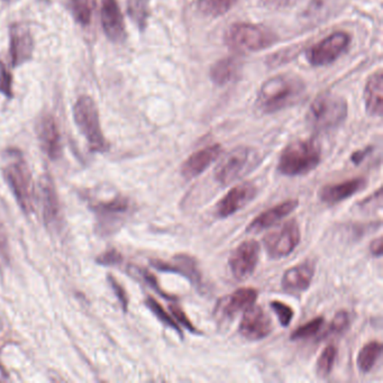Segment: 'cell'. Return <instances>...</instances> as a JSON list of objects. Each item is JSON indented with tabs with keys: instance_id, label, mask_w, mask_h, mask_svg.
Here are the masks:
<instances>
[{
	"instance_id": "cell-1",
	"label": "cell",
	"mask_w": 383,
	"mask_h": 383,
	"mask_svg": "<svg viewBox=\"0 0 383 383\" xmlns=\"http://www.w3.org/2000/svg\"><path fill=\"white\" fill-rule=\"evenodd\" d=\"M306 93V84L298 76L278 74L259 88L257 106L263 114H275L300 102Z\"/></svg>"
},
{
	"instance_id": "cell-2",
	"label": "cell",
	"mask_w": 383,
	"mask_h": 383,
	"mask_svg": "<svg viewBox=\"0 0 383 383\" xmlns=\"http://www.w3.org/2000/svg\"><path fill=\"white\" fill-rule=\"evenodd\" d=\"M321 148L315 139H299L286 146L279 158V172L287 176L308 174L318 167Z\"/></svg>"
},
{
	"instance_id": "cell-3",
	"label": "cell",
	"mask_w": 383,
	"mask_h": 383,
	"mask_svg": "<svg viewBox=\"0 0 383 383\" xmlns=\"http://www.w3.org/2000/svg\"><path fill=\"white\" fill-rule=\"evenodd\" d=\"M7 156L8 161L3 167L5 179L19 206L26 213H31L34 210L35 188L30 167L19 150H8Z\"/></svg>"
},
{
	"instance_id": "cell-4",
	"label": "cell",
	"mask_w": 383,
	"mask_h": 383,
	"mask_svg": "<svg viewBox=\"0 0 383 383\" xmlns=\"http://www.w3.org/2000/svg\"><path fill=\"white\" fill-rule=\"evenodd\" d=\"M349 106L345 99L335 93L319 95L309 106L306 121L312 130L318 132L334 130L342 125L347 117Z\"/></svg>"
},
{
	"instance_id": "cell-5",
	"label": "cell",
	"mask_w": 383,
	"mask_h": 383,
	"mask_svg": "<svg viewBox=\"0 0 383 383\" xmlns=\"http://www.w3.org/2000/svg\"><path fill=\"white\" fill-rule=\"evenodd\" d=\"M278 40L275 32L263 25L235 23L225 33V43L240 53L259 52Z\"/></svg>"
},
{
	"instance_id": "cell-6",
	"label": "cell",
	"mask_w": 383,
	"mask_h": 383,
	"mask_svg": "<svg viewBox=\"0 0 383 383\" xmlns=\"http://www.w3.org/2000/svg\"><path fill=\"white\" fill-rule=\"evenodd\" d=\"M73 117L91 151L106 152L108 150V142L102 133L98 107L91 97L84 95L78 98L73 106Z\"/></svg>"
},
{
	"instance_id": "cell-7",
	"label": "cell",
	"mask_w": 383,
	"mask_h": 383,
	"mask_svg": "<svg viewBox=\"0 0 383 383\" xmlns=\"http://www.w3.org/2000/svg\"><path fill=\"white\" fill-rule=\"evenodd\" d=\"M351 36L344 31L334 32L331 35L309 47L306 59L312 67L332 65L349 49Z\"/></svg>"
},
{
	"instance_id": "cell-8",
	"label": "cell",
	"mask_w": 383,
	"mask_h": 383,
	"mask_svg": "<svg viewBox=\"0 0 383 383\" xmlns=\"http://www.w3.org/2000/svg\"><path fill=\"white\" fill-rule=\"evenodd\" d=\"M300 241L301 233L299 225L296 220H291L266 235L263 243L270 257L282 259L290 255L299 245Z\"/></svg>"
},
{
	"instance_id": "cell-9",
	"label": "cell",
	"mask_w": 383,
	"mask_h": 383,
	"mask_svg": "<svg viewBox=\"0 0 383 383\" xmlns=\"http://www.w3.org/2000/svg\"><path fill=\"white\" fill-rule=\"evenodd\" d=\"M253 153L246 146H238L222 158L215 170V180L222 185H229L240 179L252 167Z\"/></svg>"
},
{
	"instance_id": "cell-10",
	"label": "cell",
	"mask_w": 383,
	"mask_h": 383,
	"mask_svg": "<svg viewBox=\"0 0 383 383\" xmlns=\"http://www.w3.org/2000/svg\"><path fill=\"white\" fill-rule=\"evenodd\" d=\"M259 244L254 240L242 242L229 259V269L237 280H245L257 269L259 259Z\"/></svg>"
},
{
	"instance_id": "cell-11",
	"label": "cell",
	"mask_w": 383,
	"mask_h": 383,
	"mask_svg": "<svg viewBox=\"0 0 383 383\" xmlns=\"http://www.w3.org/2000/svg\"><path fill=\"white\" fill-rule=\"evenodd\" d=\"M34 37L25 23H14L10 27V54L12 68L31 61L34 53Z\"/></svg>"
},
{
	"instance_id": "cell-12",
	"label": "cell",
	"mask_w": 383,
	"mask_h": 383,
	"mask_svg": "<svg viewBox=\"0 0 383 383\" xmlns=\"http://www.w3.org/2000/svg\"><path fill=\"white\" fill-rule=\"evenodd\" d=\"M273 331L271 318L262 307L252 306L245 309L238 332L248 340H264Z\"/></svg>"
},
{
	"instance_id": "cell-13",
	"label": "cell",
	"mask_w": 383,
	"mask_h": 383,
	"mask_svg": "<svg viewBox=\"0 0 383 383\" xmlns=\"http://www.w3.org/2000/svg\"><path fill=\"white\" fill-rule=\"evenodd\" d=\"M257 296H259L257 290L254 288H240L233 294L218 300L215 309V315L222 321L233 319L238 312L254 305L257 301Z\"/></svg>"
},
{
	"instance_id": "cell-14",
	"label": "cell",
	"mask_w": 383,
	"mask_h": 383,
	"mask_svg": "<svg viewBox=\"0 0 383 383\" xmlns=\"http://www.w3.org/2000/svg\"><path fill=\"white\" fill-rule=\"evenodd\" d=\"M257 187L251 183L235 185L216 205L217 216L227 218L245 207L257 196Z\"/></svg>"
},
{
	"instance_id": "cell-15",
	"label": "cell",
	"mask_w": 383,
	"mask_h": 383,
	"mask_svg": "<svg viewBox=\"0 0 383 383\" xmlns=\"http://www.w3.org/2000/svg\"><path fill=\"white\" fill-rule=\"evenodd\" d=\"M102 30L111 42H123L126 37L123 12L117 0H102L100 10Z\"/></svg>"
},
{
	"instance_id": "cell-16",
	"label": "cell",
	"mask_w": 383,
	"mask_h": 383,
	"mask_svg": "<svg viewBox=\"0 0 383 383\" xmlns=\"http://www.w3.org/2000/svg\"><path fill=\"white\" fill-rule=\"evenodd\" d=\"M151 264L159 271L183 275L194 286L201 283V273L198 268L197 259L188 254L174 255L170 262L162 259H151Z\"/></svg>"
},
{
	"instance_id": "cell-17",
	"label": "cell",
	"mask_w": 383,
	"mask_h": 383,
	"mask_svg": "<svg viewBox=\"0 0 383 383\" xmlns=\"http://www.w3.org/2000/svg\"><path fill=\"white\" fill-rule=\"evenodd\" d=\"M37 137L40 148L51 160H56L61 156V134L52 115L45 114L40 118L37 124Z\"/></svg>"
},
{
	"instance_id": "cell-18",
	"label": "cell",
	"mask_w": 383,
	"mask_h": 383,
	"mask_svg": "<svg viewBox=\"0 0 383 383\" xmlns=\"http://www.w3.org/2000/svg\"><path fill=\"white\" fill-rule=\"evenodd\" d=\"M222 152L220 144H211L192 153L181 165V176L187 180L195 179L220 158Z\"/></svg>"
},
{
	"instance_id": "cell-19",
	"label": "cell",
	"mask_w": 383,
	"mask_h": 383,
	"mask_svg": "<svg viewBox=\"0 0 383 383\" xmlns=\"http://www.w3.org/2000/svg\"><path fill=\"white\" fill-rule=\"evenodd\" d=\"M315 275V264L312 261H305L284 272L281 286L288 294H301L308 290Z\"/></svg>"
},
{
	"instance_id": "cell-20",
	"label": "cell",
	"mask_w": 383,
	"mask_h": 383,
	"mask_svg": "<svg viewBox=\"0 0 383 383\" xmlns=\"http://www.w3.org/2000/svg\"><path fill=\"white\" fill-rule=\"evenodd\" d=\"M367 179L365 178H353V179L345 180L342 183H334L323 187L319 192V198L325 204L336 205L342 201L349 199L356 195L367 187Z\"/></svg>"
},
{
	"instance_id": "cell-21",
	"label": "cell",
	"mask_w": 383,
	"mask_h": 383,
	"mask_svg": "<svg viewBox=\"0 0 383 383\" xmlns=\"http://www.w3.org/2000/svg\"><path fill=\"white\" fill-rule=\"evenodd\" d=\"M298 206H299L298 199H288V200L282 201L281 204L269 208L262 213H259V216L255 217L251 222L250 225L247 226L246 232H262L264 229H270L277 222L286 218L288 215H290L294 210L298 208Z\"/></svg>"
},
{
	"instance_id": "cell-22",
	"label": "cell",
	"mask_w": 383,
	"mask_h": 383,
	"mask_svg": "<svg viewBox=\"0 0 383 383\" xmlns=\"http://www.w3.org/2000/svg\"><path fill=\"white\" fill-rule=\"evenodd\" d=\"M38 194H40L38 199H40L44 220L47 224H52L59 216L60 205L56 187L49 176H44L40 180Z\"/></svg>"
},
{
	"instance_id": "cell-23",
	"label": "cell",
	"mask_w": 383,
	"mask_h": 383,
	"mask_svg": "<svg viewBox=\"0 0 383 383\" xmlns=\"http://www.w3.org/2000/svg\"><path fill=\"white\" fill-rule=\"evenodd\" d=\"M365 108L369 115L381 117L383 111V74L375 72L369 78L364 88Z\"/></svg>"
},
{
	"instance_id": "cell-24",
	"label": "cell",
	"mask_w": 383,
	"mask_h": 383,
	"mask_svg": "<svg viewBox=\"0 0 383 383\" xmlns=\"http://www.w3.org/2000/svg\"><path fill=\"white\" fill-rule=\"evenodd\" d=\"M241 67L242 62L234 56L220 59L210 68V80L220 86L231 84L235 79H237Z\"/></svg>"
},
{
	"instance_id": "cell-25",
	"label": "cell",
	"mask_w": 383,
	"mask_h": 383,
	"mask_svg": "<svg viewBox=\"0 0 383 383\" xmlns=\"http://www.w3.org/2000/svg\"><path fill=\"white\" fill-rule=\"evenodd\" d=\"M382 353V344L378 340H372L365 344L358 353V367L362 373H369L374 365L377 364Z\"/></svg>"
},
{
	"instance_id": "cell-26",
	"label": "cell",
	"mask_w": 383,
	"mask_h": 383,
	"mask_svg": "<svg viewBox=\"0 0 383 383\" xmlns=\"http://www.w3.org/2000/svg\"><path fill=\"white\" fill-rule=\"evenodd\" d=\"M237 0H197L198 12L208 17H220L225 15L235 6Z\"/></svg>"
},
{
	"instance_id": "cell-27",
	"label": "cell",
	"mask_w": 383,
	"mask_h": 383,
	"mask_svg": "<svg viewBox=\"0 0 383 383\" xmlns=\"http://www.w3.org/2000/svg\"><path fill=\"white\" fill-rule=\"evenodd\" d=\"M127 14L136 26L144 31L150 17L148 0H127Z\"/></svg>"
},
{
	"instance_id": "cell-28",
	"label": "cell",
	"mask_w": 383,
	"mask_h": 383,
	"mask_svg": "<svg viewBox=\"0 0 383 383\" xmlns=\"http://www.w3.org/2000/svg\"><path fill=\"white\" fill-rule=\"evenodd\" d=\"M96 0H71L72 15L76 22L88 26L93 19Z\"/></svg>"
},
{
	"instance_id": "cell-29",
	"label": "cell",
	"mask_w": 383,
	"mask_h": 383,
	"mask_svg": "<svg viewBox=\"0 0 383 383\" xmlns=\"http://www.w3.org/2000/svg\"><path fill=\"white\" fill-rule=\"evenodd\" d=\"M146 307L154 314L155 317H156L162 324L165 325L167 327L172 328L173 331L179 334V336L181 337V340H183V331L180 329L179 325L171 317V315L167 314V312H165V309L159 303L158 300L153 298V297L148 296L146 299Z\"/></svg>"
},
{
	"instance_id": "cell-30",
	"label": "cell",
	"mask_w": 383,
	"mask_h": 383,
	"mask_svg": "<svg viewBox=\"0 0 383 383\" xmlns=\"http://www.w3.org/2000/svg\"><path fill=\"white\" fill-rule=\"evenodd\" d=\"M337 349L334 344L325 347L324 351L321 353L317 363H316V372L321 378H326L331 374L334 368V363L336 360Z\"/></svg>"
},
{
	"instance_id": "cell-31",
	"label": "cell",
	"mask_w": 383,
	"mask_h": 383,
	"mask_svg": "<svg viewBox=\"0 0 383 383\" xmlns=\"http://www.w3.org/2000/svg\"><path fill=\"white\" fill-rule=\"evenodd\" d=\"M324 317L318 316L316 318L312 319L303 326H299L296 331L292 332L290 335L291 340H306L308 337L314 336L321 331L324 325Z\"/></svg>"
},
{
	"instance_id": "cell-32",
	"label": "cell",
	"mask_w": 383,
	"mask_h": 383,
	"mask_svg": "<svg viewBox=\"0 0 383 383\" xmlns=\"http://www.w3.org/2000/svg\"><path fill=\"white\" fill-rule=\"evenodd\" d=\"M272 310L278 317L279 323L282 327H288L291 324V321L294 317V310L287 303H282L280 300H273L270 303Z\"/></svg>"
},
{
	"instance_id": "cell-33",
	"label": "cell",
	"mask_w": 383,
	"mask_h": 383,
	"mask_svg": "<svg viewBox=\"0 0 383 383\" xmlns=\"http://www.w3.org/2000/svg\"><path fill=\"white\" fill-rule=\"evenodd\" d=\"M169 308H170V312L173 317L176 318V321L183 325V327H185L187 331L192 334H199V335H200L201 332L196 327L195 325L192 324V321L189 318L188 315L185 314L183 307L178 305V303H172L170 306H169Z\"/></svg>"
},
{
	"instance_id": "cell-34",
	"label": "cell",
	"mask_w": 383,
	"mask_h": 383,
	"mask_svg": "<svg viewBox=\"0 0 383 383\" xmlns=\"http://www.w3.org/2000/svg\"><path fill=\"white\" fill-rule=\"evenodd\" d=\"M139 275H142L143 280L148 283V286L153 289V290L156 292V294H160L161 297H163L164 299L169 300V301H176L178 297L174 296V294H170L167 291H164L162 288L160 287V283H159L158 279L155 278L154 275H152L151 272H148V270L139 269Z\"/></svg>"
},
{
	"instance_id": "cell-35",
	"label": "cell",
	"mask_w": 383,
	"mask_h": 383,
	"mask_svg": "<svg viewBox=\"0 0 383 383\" xmlns=\"http://www.w3.org/2000/svg\"><path fill=\"white\" fill-rule=\"evenodd\" d=\"M0 93H3V96L8 99H12L14 97L12 76L3 62H0Z\"/></svg>"
},
{
	"instance_id": "cell-36",
	"label": "cell",
	"mask_w": 383,
	"mask_h": 383,
	"mask_svg": "<svg viewBox=\"0 0 383 383\" xmlns=\"http://www.w3.org/2000/svg\"><path fill=\"white\" fill-rule=\"evenodd\" d=\"M349 312H345V310H340V312H337L335 316H334L331 326H329V332L333 334H340L342 332L345 331L346 328L349 327Z\"/></svg>"
},
{
	"instance_id": "cell-37",
	"label": "cell",
	"mask_w": 383,
	"mask_h": 383,
	"mask_svg": "<svg viewBox=\"0 0 383 383\" xmlns=\"http://www.w3.org/2000/svg\"><path fill=\"white\" fill-rule=\"evenodd\" d=\"M121 261H123V257L116 250L107 251L106 253L102 254L97 259V262L102 266H115V264H119Z\"/></svg>"
},
{
	"instance_id": "cell-38",
	"label": "cell",
	"mask_w": 383,
	"mask_h": 383,
	"mask_svg": "<svg viewBox=\"0 0 383 383\" xmlns=\"http://www.w3.org/2000/svg\"><path fill=\"white\" fill-rule=\"evenodd\" d=\"M109 282H111V287L114 289L115 294L117 296L118 300L121 301V307H123L124 310L127 312V308H128V298H127L126 291L124 290V288L121 287V284L116 281V279L113 278L111 275L108 277Z\"/></svg>"
},
{
	"instance_id": "cell-39",
	"label": "cell",
	"mask_w": 383,
	"mask_h": 383,
	"mask_svg": "<svg viewBox=\"0 0 383 383\" xmlns=\"http://www.w3.org/2000/svg\"><path fill=\"white\" fill-rule=\"evenodd\" d=\"M266 6L271 8H288V7L294 6V3H298L299 0H262Z\"/></svg>"
},
{
	"instance_id": "cell-40",
	"label": "cell",
	"mask_w": 383,
	"mask_h": 383,
	"mask_svg": "<svg viewBox=\"0 0 383 383\" xmlns=\"http://www.w3.org/2000/svg\"><path fill=\"white\" fill-rule=\"evenodd\" d=\"M382 237L379 236V237L375 238L373 241L371 242L370 244V252L373 257H381L383 254V245H382Z\"/></svg>"
},
{
	"instance_id": "cell-41",
	"label": "cell",
	"mask_w": 383,
	"mask_h": 383,
	"mask_svg": "<svg viewBox=\"0 0 383 383\" xmlns=\"http://www.w3.org/2000/svg\"><path fill=\"white\" fill-rule=\"evenodd\" d=\"M370 152L371 148H364V150H362V151L356 152V153H353L352 156H351V160H352L354 164H360L362 161L364 160L365 156H367Z\"/></svg>"
},
{
	"instance_id": "cell-42",
	"label": "cell",
	"mask_w": 383,
	"mask_h": 383,
	"mask_svg": "<svg viewBox=\"0 0 383 383\" xmlns=\"http://www.w3.org/2000/svg\"><path fill=\"white\" fill-rule=\"evenodd\" d=\"M3 1H7V3H14L16 0H3Z\"/></svg>"
},
{
	"instance_id": "cell-43",
	"label": "cell",
	"mask_w": 383,
	"mask_h": 383,
	"mask_svg": "<svg viewBox=\"0 0 383 383\" xmlns=\"http://www.w3.org/2000/svg\"><path fill=\"white\" fill-rule=\"evenodd\" d=\"M40 1H43V3H49V0H40Z\"/></svg>"
}]
</instances>
